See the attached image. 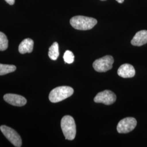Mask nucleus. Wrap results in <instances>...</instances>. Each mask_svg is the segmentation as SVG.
Segmentation results:
<instances>
[{
	"instance_id": "obj_12",
	"label": "nucleus",
	"mask_w": 147,
	"mask_h": 147,
	"mask_svg": "<svg viewBox=\"0 0 147 147\" xmlns=\"http://www.w3.org/2000/svg\"><path fill=\"white\" fill-rule=\"evenodd\" d=\"M59 47L57 42H53V45L49 48L48 55L50 59L53 61H56L59 56Z\"/></svg>"
},
{
	"instance_id": "obj_8",
	"label": "nucleus",
	"mask_w": 147,
	"mask_h": 147,
	"mask_svg": "<svg viewBox=\"0 0 147 147\" xmlns=\"http://www.w3.org/2000/svg\"><path fill=\"white\" fill-rule=\"evenodd\" d=\"M3 99L8 104L15 106L21 107L27 103V100L24 96L16 94H6Z\"/></svg>"
},
{
	"instance_id": "obj_13",
	"label": "nucleus",
	"mask_w": 147,
	"mask_h": 147,
	"mask_svg": "<svg viewBox=\"0 0 147 147\" xmlns=\"http://www.w3.org/2000/svg\"><path fill=\"white\" fill-rule=\"evenodd\" d=\"M16 66L14 65L0 64V75L13 73L16 70Z\"/></svg>"
},
{
	"instance_id": "obj_10",
	"label": "nucleus",
	"mask_w": 147,
	"mask_h": 147,
	"mask_svg": "<svg viewBox=\"0 0 147 147\" xmlns=\"http://www.w3.org/2000/svg\"><path fill=\"white\" fill-rule=\"evenodd\" d=\"M132 45L141 47L147 43V31L142 30L137 32L131 41Z\"/></svg>"
},
{
	"instance_id": "obj_4",
	"label": "nucleus",
	"mask_w": 147,
	"mask_h": 147,
	"mask_svg": "<svg viewBox=\"0 0 147 147\" xmlns=\"http://www.w3.org/2000/svg\"><path fill=\"white\" fill-rule=\"evenodd\" d=\"M114 59L112 56L107 55L95 60L93 64L95 70L98 72H106L112 68Z\"/></svg>"
},
{
	"instance_id": "obj_7",
	"label": "nucleus",
	"mask_w": 147,
	"mask_h": 147,
	"mask_svg": "<svg viewBox=\"0 0 147 147\" xmlns=\"http://www.w3.org/2000/svg\"><path fill=\"white\" fill-rule=\"evenodd\" d=\"M116 100V95L110 90H105L99 92L95 96L94 101L96 103H102L106 105L113 104Z\"/></svg>"
},
{
	"instance_id": "obj_15",
	"label": "nucleus",
	"mask_w": 147,
	"mask_h": 147,
	"mask_svg": "<svg viewBox=\"0 0 147 147\" xmlns=\"http://www.w3.org/2000/svg\"><path fill=\"white\" fill-rule=\"evenodd\" d=\"M74 58L75 57H74L73 53L69 50H67L64 53L63 56V59L64 62L68 64H71L73 63L74 61Z\"/></svg>"
},
{
	"instance_id": "obj_9",
	"label": "nucleus",
	"mask_w": 147,
	"mask_h": 147,
	"mask_svg": "<svg viewBox=\"0 0 147 147\" xmlns=\"http://www.w3.org/2000/svg\"><path fill=\"white\" fill-rule=\"evenodd\" d=\"M117 73L123 78H131L135 75V69L130 64H124L119 68Z\"/></svg>"
},
{
	"instance_id": "obj_2",
	"label": "nucleus",
	"mask_w": 147,
	"mask_h": 147,
	"mask_svg": "<svg viewBox=\"0 0 147 147\" xmlns=\"http://www.w3.org/2000/svg\"><path fill=\"white\" fill-rule=\"evenodd\" d=\"M61 125L65 139L73 140L76 134V124L73 118L70 116H64L61 120Z\"/></svg>"
},
{
	"instance_id": "obj_14",
	"label": "nucleus",
	"mask_w": 147,
	"mask_h": 147,
	"mask_svg": "<svg viewBox=\"0 0 147 147\" xmlns=\"http://www.w3.org/2000/svg\"><path fill=\"white\" fill-rule=\"evenodd\" d=\"M8 47V40L5 34L0 32V51H5Z\"/></svg>"
},
{
	"instance_id": "obj_17",
	"label": "nucleus",
	"mask_w": 147,
	"mask_h": 147,
	"mask_svg": "<svg viewBox=\"0 0 147 147\" xmlns=\"http://www.w3.org/2000/svg\"><path fill=\"white\" fill-rule=\"evenodd\" d=\"M118 3H123L124 2V0H116Z\"/></svg>"
},
{
	"instance_id": "obj_16",
	"label": "nucleus",
	"mask_w": 147,
	"mask_h": 147,
	"mask_svg": "<svg viewBox=\"0 0 147 147\" xmlns=\"http://www.w3.org/2000/svg\"><path fill=\"white\" fill-rule=\"evenodd\" d=\"M6 2H7L9 5H13L15 3V0H5Z\"/></svg>"
},
{
	"instance_id": "obj_11",
	"label": "nucleus",
	"mask_w": 147,
	"mask_h": 147,
	"mask_svg": "<svg viewBox=\"0 0 147 147\" xmlns=\"http://www.w3.org/2000/svg\"><path fill=\"white\" fill-rule=\"evenodd\" d=\"M34 46V42L30 38H27L21 42L19 46V51L21 54L32 52Z\"/></svg>"
},
{
	"instance_id": "obj_5",
	"label": "nucleus",
	"mask_w": 147,
	"mask_h": 147,
	"mask_svg": "<svg viewBox=\"0 0 147 147\" xmlns=\"http://www.w3.org/2000/svg\"><path fill=\"white\" fill-rule=\"evenodd\" d=\"M0 130L8 141L13 144V145L15 147H21L22 140L21 137L16 130L6 125L0 126Z\"/></svg>"
},
{
	"instance_id": "obj_1",
	"label": "nucleus",
	"mask_w": 147,
	"mask_h": 147,
	"mask_svg": "<svg viewBox=\"0 0 147 147\" xmlns=\"http://www.w3.org/2000/svg\"><path fill=\"white\" fill-rule=\"evenodd\" d=\"M70 25L78 30H89L93 28L97 24V20L93 18L84 16H75L70 20Z\"/></svg>"
},
{
	"instance_id": "obj_3",
	"label": "nucleus",
	"mask_w": 147,
	"mask_h": 147,
	"mask_svg": "<svg viewBox=\"0 0 147 147\" xmlns=\"http://www.w3.org/2000/svg\"><path fill=\"white\" fill-rule=\"evenodd\" d=\"M74 89L69 86H60L53 89L49 94V100L53 103L65 100L73 94Z\"/></svg>"
},
{
	"instance_id": "obj_6",
	"label": "nucleus",
	"mask_w": 147,
	"mask_h": 147,
	"mask_svg": "<svg viewBox=\"0 0 147 147\" xmlns=\"http://www.w3.org/2000/svg\"><path fill=\"white\" fill-rule=\"evenodd\" d=\"M137 125V121L132 117H127L121 119L118 124L117 130L120 134H126L132 131Z\"/></svg>"
},
{
	"instance_id": "obj_18",
	"label": "nucleus",
	"mask_w": 147,
	"mask_h": 147,
	"mask_svg": "<svg viewBox=\"0 0 147 147\" xmlns=\"http://www.w3.org/2000/svg\"><path fill=\"white\" fill-rule=\"evenodd\" d=\"M101 1H106V0H101Z\"/></svg>"
}]
</instances>
